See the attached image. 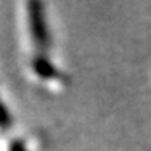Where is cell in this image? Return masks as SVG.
I'll return each instance as SVG.
<instances>
[{
    "instance_id": "1",
    "label": "cell",
    "mask_w": 151,
    "mask_h": 151,
    "mask_svg": "<svg viewBox=\"0 0 151 151\" xmlns=\"http://www.w3.org/2000/svg\"><path fill=\"white\" fill-rule=\"evenodd\" d=\"M29 34L32 37V42L37 45H44L47 42V31L44 23V15L40 8L35 5L34 12H29Z\"/></svg>"
},
{
    "instance_id": "2",
    "label": "cell",
    "mask_w": 151,
    "mask_h": 151,
    "mask_svg": "<svg viewBox=\"0 0 151 151\" xmlns=\"http://www.w3.org/2000/svg\"><path fill=\"white\" fill-rule=\"evenodd\" d=\"M8 124H10V114L6 111V108L2 105V101H0V127H6Z\"/></svg>"
}]
</instances>
